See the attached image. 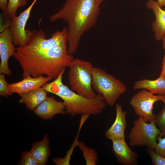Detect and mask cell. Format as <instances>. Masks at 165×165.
Segmentation results:
<instances>
[{
	"label": "cell",
	"mask_w": 165,
	"mask_h": 165,
	"mask_svg": "<svg viewBox=\"0 0 165 165\" xmlns=\"http://www.w3.org/2000/svg\"><path fill=\"white\" fill-rule=\"evenodd\" d=\"M67 43L57 34H53L49 39L41 34L26 45L16 48L13 56L22 68L23 78L44 75L56 79L74 59L68 52Z\"/></svg>",
	"instance_id": "6da1fadb"
},
{
	"label": "cell",
	"mask_w": 165,
	"mask_h": 165,
	"mask_svg": "<svg viewBox=\"0 0 165 165\" xmlns=\"http://www.w3.org/2000/svg\"><path fill=\"white\" fill-rule=\"evenodd\" d=\"M100 10L96 0H66L60 10L49 16L51 22L62 20L68 24L69 53L73 55L77 51L82 36L96 24Z\"/></svg>",
	"instance_id": "7a4b0ae2"
},
{
	"label": "cell",
	"mask_w": 165,
	"mask_h": 165,
	"mask_svg": "<svg viewBox=\"0 0 165 165\" xmlns=\"http://www.w3.org/2000/svg\"><path fill=\"white\" fill-rule=\"evenodd\" d=\"M65 70L53 81L42 87L47 92L60 97L65 107V114L72 117L78 115H97L101 113L106 106L103 97L97 94L93 98H88L74 92L62 82Z\"/></svg>",
	"instance_id": "3957f363"
},
{
	"label": "cell",
	"mask_w": 165,
	"mask_h": 165,
	"mask_svg": "<svg viewBox=\"0 0 165 165\" xmlns=\"http://www.w3.org/2000/svg\"><path fill=\"white\" fill-rule=\"evenodd\" d=\"M68 67L70 68L68 77L71 89L86 98L95 97L97 94L92 85V64L87 61L74 58Z\"/></svg>",
	"instance_id": "277c9868"
},
{
	"label": "cell",
	"mask_w": 165,
	"mask_h": 165,
	"mask_svg": "<svg viewBox=\"0 0 165 165\" xmlns=\"http://www.w3.org/2000/svg\"><path fill=\"white\" fill-rule=\"evenodd\" d=\"M92 75L93 90L102 95L106 103L111 106L127 90L121 81L100 68L93 67Z\"/></svg>",
	"instance_id": "5b68a950"
},
{
	"label": "cell",
	"mask_w": 165,
	"mask_h": 165,
	"mask_svg": "<svg viewBox=\"0 0 165 165\" xmlns=\"http://www.w3.org/2000/svg\"><path fill=\"white\" fill-rule=\"evenodd\" d=\"M160 134L156 120L147 122L142 117L139 116L134 121L129 134L130 145L132 147L146 146L154 148L157 143V138Z\"/></svg>",
	"instance_id": "8992f818"
},
{
	"label": "cell",
	"mask_w": 165,
	"mask_h": 165,
	"mask_svg": "<svg viewBox=\"0 0 165 165\" xmlns=\"http://www.w3.org/2000/svg\"><path fill=\"white\" fill-rule=\"evenodd\" d=\"M161 101L165 104L164 95H155L146 90L142 89L134 94L129 104L137 116L142 117L147 122L156 120V115L153 113V105Z\"/></svg>",
	"instance_id": "52a82bcc"
},
{
	"label": "cell",
	"mask_w": 165,
	"mask_h": 165,
	"mask_svg": "<svg viewBox=\"0 0 165 165\" xmlns=\"http://www.w3.org/2000/svg\"><path fill=\"white\" fill-rule=\"evenodd\" d=\"M37 0H34L31 5L20 15L13 18L10 23L9 27L13 34V42L16 46H22L29 42L31 31L26 29L27 22L30 16L32 8Z\"/></svg>",
	"instance_id": "ba28073f"
},
{
	"label": "cell",
	"mask_w": 165,
	"mask_h": 165,
	"mask_svg": "<svg viewBox=\"0 0 165 165\" xmlns=\"http://www.w3.org/2000/svg\"><path fill=\"white\" fill-rule=\"evenodd\" d=\"M12 31L9 27L0 33V73L10 75L12 72L8 65L9 58L16 51Z\"/></svg>",
	"instance_id": "9c48e42d"
},
{
	"label": "cell",
	"mask_w": 165,
	"mask_h": 165,
	"mask_svg": "<svg viewBox=\"0 0 165 165\" xmlns=\"http://www.w3.org/2000/svg\"><path fill=\"white\" fill-rule=\"evenodd\" d=\"M111 141L112 149L119 163L125 165L137 164V154L128 146L125 138Z\"/></svg>",
	"instance_id": "30bf717a"
},
{
	"label": "cell",
	"mask_w": 165,
	"mask_h": 165,
	"mask_svg": "<svg viewBox=\"0 0 165 165\" xmlns=\"http://www.w3.org/2000/svg\"><path fill=\"white\" fill-rule=\"evenodd\" d=\"M65 109L63 102L57 101L53 97H49L35 108L34 113L43 119L48 120L57 114H65Z\"/></svg>",
	"instance_id": "8fae6325"
},
{
	"label": "cell",
	"mask_w": 165,
	"mask_h": 165,
	"mask_svg": "<svg viewBox=\"0 0 165 165\" xmlns=\"http://www.w3.org/2000/svg\"><path fill=\"white\" fill-rule=\"evenodd\" d=\"M52 79L48 76L45 77L42 75L35 78L28 75L22 80L8 84L7 86L11 93L19 94L38 88Z\"/></svg>",
	"instance_id": "7c38bea8"
},
{
	"label": "cell",
	"mask_w": 165,
	"mask_h": 165,
	"mask_svg": "<svg viewBox=\"0 0 165 165\" xmlns=\"http://www.w3.org/2000/svg\"><path fill=\"white\" fill-rule=\"evenodd\" d=\"M116 110L115 120L105 133L106 137L111 140L124 139L125 137L126 112L123 111L121 105L119 103L116 105Z\"/></svg>",
	"instance_id": "4fadbf2b"
},
{
	"label": "cell",
	"mask_w": 165,
	"mask_h": 165,
	"mask_svg": "<svg viewBox=\"0 0 165 165\" xmlns=\"http://www.w3.org/2000/svg\"><path fill=\"white\" fill-rule=\"evenodd\" d=\"M146 5L155 14V19L152 23V30L156 40H161L165 35V10L162 9L155 0H148Z\"/></svg>",
	"instance_id": "5bb4252c"
},
{
	"label": "cell",
	"mask_w": 165,
	"mask_h": 165,
	"mask_svg": "<svg viewBox=\"0 0 165 165\" xmlns=\"http://www.w3.org/2000/svg\"><path fill=\"white\" fill-rule=\"evenodd\" d=\"M47 92L42 87L26 93L19 94V102L24 104L27 108L34 111L47 97Z\"/></svg>",
	"instance_id": "9a60e30c"
},
{
	"label": "cell",
	"mask_w": 165,
	"mask_h": 165,
	"mask_svg": "<svg viewBox=\"0 0 165 165\" xmlns=\"http://www.w3.org/2000/svg\"><path fill=\"white\" fill-rule=\"evenodd\" d=\"M30 152L39 165L46 164L50 154L48 136L46 134L41 141L34 142Z\"/></svg>",
	"instance_id": "2e32d148"
},
{
	"label": "cell",
	"mask_w": 165,
	"mask_h": 165,
	"mask_svg": "<svg viewBox=\"0 0 165 165\" xmlns=\"http://www.w3.org/2000/svg\"><path fill=\"white\" fill-rule=\"evenodd\" d=\"M133 88L134 90L144 89L153 94L164 95L165 94V79L159 77L151 80L143 79L134 82Z\"/></svg>",
	"instance_id": "e0dca14e"
},
{
	"label": "cell",
	"mask_w": 165,
	"mask_h": 165,
	"mask_svg": "<svg viewBox=\"0 0 165 165\" xmlns=\"http://www.w3.org/2000/svg\"><path fill=\"white\" fill-rule=\"evenodd\" d=\"M77 146L82 152L86 165H95L97 163L99 160L98 155L94 149L80 141H78Z\"/></svg>",
	"instance_id": "ac0fdd59"
},
{
	"label": "cell",
	"mask_w": 165,
	"mask_h": 165,
	"mask_svg": "<svg viewBox=\"0 0 165 165\" xmlns=\"http://www.w3.org/2000/svg\"><path fill=\"white\" fill-rule=\"evenodd\" d=\"M28 0H9L6 13L12 19L16 16V12L20 7H23L27 4Z\"/></svg>",
	"instance_id": "d6986e66"
},
{
	"label": "cell",
	"mask_w": 165,
	"mask_h": 165,
	"mask_svg": "<svg viewBox=\"0 0 165 165\" xmlns=\"http://www.w3.org/2000/svg\"><path fill=\"white\" fill-rule=\"evenodd\" d=\"M162 109L156 115V123L160 129L161 137H165V104Z\"/></svg>",
	"instance_id": "ffe728a7"
},
{
	"label": "cell",
	"mask_w": 165,
	"mask_h": 165,
	"mask_svg": "<svg viewBox=\"0 0 165 165\" xmlns=\"http://www.w3.org/2000/svg\"><path fill=\"white\" fill-rule=\"evenodd\" d=\"M19 165H39L37 161L34 157L30 152L26 151L22 153Z\"/></svg>",
	"instance_id": "44dd1931"
},
{
	"label": "cell",
	"mask_w": 165,
	"mask_h": 165,
	"mask_svg": "<svg viewBox=\"0 0 165 165\" xmlns=\"http://www.w3.org/2000/svg\"><path fill=\"white\" fill-rule=\"evenodd\" d=\"M146 151L151 159L153 165H165V157L157 153L154 148H147Z\"/></svg>",
	"instance_id": "7402d4cb"
},
{
	"label": "cell",
	"mask_w": 165,
	"mask_h": 165,
	"mask_svg": "<svg viewBox=\"0 0 165 165\" xmlns=\"http://www.w3.org/2000/svg\"><path fill=\"white\" fill-rule=\"evenodd\" d=\"M5 76L4 74H0V95L4 96H12V93L10 91L8 87V84Z\"/></svg>",
	"instance_id": "603a6c76"
},
{
	"label": "cell",
	"mask_w": 165,
	"mask_h": 165,
	"mask_svg": "<svg viewBox=\"0 0 165 165\" xmlns=\"http://www.w3.org/2000/svg\"><path fill=\"white\" fill-rule=\"evenodd\" d=\"M157 140L158 142L157 143L154 149L157 153L165 157V137L162 138L159 136Z\"/></svg>",
	"instance_id": "cb8c5ba5"
},
{
	"label": "cell",
	"mask_w": 165,
	"mask_h": 165,
	"mask_svg": "<svg viewBox=\"0 0 165 165\" xmlns=\"http://www.w3.org/2000/svg\"><path fill=\"white\" fill-rule=\"evenodd\" d=\"M11 19L6 14L3 13L0 16V33L9 27Z\"/></svg>",
	"instance_id": "d4e9b609"
},
{
	"label": "cell",
	"mask_w": 165,
	"mask_h": 165,
	"mask_svg": "<svg viewBox=\"0 0 165 165\" xmlns=\"http://www.w3.org/2000/svg\"><path fill=\"white\" fill-rule=\"evenodd\" d=\"M8 3L7 0H0V8L4 14H6Z\"/></svg>",
	"instance_id": "484cf974"
},
{
	"label": "cell",
	"mask_w": 165,
	"mask_h": 165,
	"mask_svg": "<svg viewBox=\"0 0 165 165\" xmlns=\"http://www.w3.org/2000/svg\"><path fill=\"white\" fill-rule=\"evenodd\" d=\"M159 77L165 79V52L162 62V70Z\"/></svg>",
	"instance_id": "4316f807"
},
{
	"label": "cell",
	"mask_w": 165,
	"mask_h": 165,
	"mask_svg": "<svg viewBox=\"0 0 165 165\" xmlns=\"http://www.w3.org/2000/svg\"><path fill=\"white\" fill-rule=\"evenodd\" d=\"M156 2L161 7L165 6V0H157Z\"/></svg>",
	"instance_id": "83f0119b"
},
{
	"label": "cell",
	"mask_w": 165,
	"mask_h": 165,
	"mask_svg": "<svg viewBox=\"0 0 165 165\" xmlns=\"http://www.w3.org/2000/svg\"><path fill=\"white\" fill-rule=\"evenodd\" d=\"M161 40L162 41L163 47L165 52V35L163 37Z\"/></svg>",
	"instance_id": "f1b7e54d"
},
{
	"label": "cell",
	"mask_w": 165,
	"mask_h": 165,
	"mask_svg": "<svg viewBox=\"0 0 165 165\" xmlns=\"http://www.w3.org/2000/svg\"><path fill=\"white\" fill-rule=\"evenodd\" d=\"M105 0H96V5L97 6H99L100 4Z\"/></svg>",
	"instance_id": "f546056e"
},
{
	"label": "cell",
	"mask_w": 165,
	"mask_h": 165,
	"mask_svg": "<svg viewBox=\"0 0 165 165\" xmlns=\"http://www.w3.org/2000/svg\"><path fill=\"white\" fill-rule=\"evenodd\" d=\"M164 95L165 96V94H164Z\"/></svg>",
	"instance_id": "4dcf8cb0"
},
{
	"label": "cell",
	"mask_w": 165,
	"mask_h": 165,
	"mask_svg": "<svg viewBox=\"0 0 165 165\" xmlns=\"http://www.w3.org/2000/svg\"></svg>",
	"instance_id": "1f68e13d"
}]
</instances>
